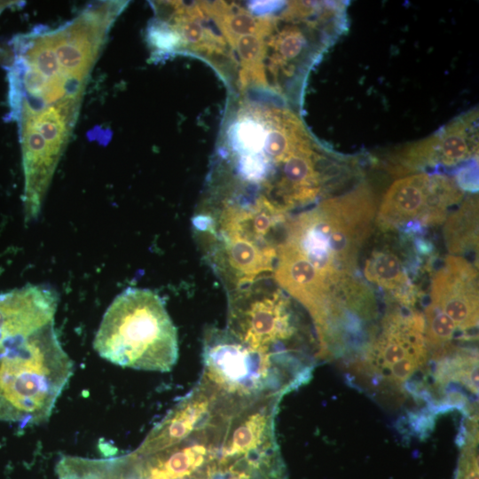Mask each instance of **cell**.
Segmentation results:
<instances>
[{
    "label": "cell",
    "instance_id": "cell-14",
    "mask_svg": "<svg viewBox=\"0 0 479 479\" xmlns=\"http://www.w3.org/2000/svg\"><path fill=\"white\" fill-rule=\"evenodd\" d=\"M444 365L439 376L444 380L458 381L464 383L474 393L478 391L477 358L467 354H459Z\"/></svg>",
    "mask_w": 479,
    "mask_h": 479
},
{
    "label": "cell",
    "instance_id": "cell-6",
    "mask_svg": "<svg viewBox=\"0 0 479 479\" xmlns=\"http://www.w3.org/2000/svg\"><path fill=\"white\" fill-rule=\"evenodd\" d=\"M462 192L455 181L441 174L420 173L396 180L386 192L376 222L382 230L411 224H441L449 209L460 202Z\"/></svg>",
    "mask_w": 479,
    "mask_h": 479
},
{
    "label": "cell",
    "instance_id": "cell-12",
    "mask_svg": "<svg viewBox=\"0 0 479 479\" xmlns=\"http://www.w3.org/2000/svg\"><path fill=\"white\" fill-rule=\"evenodd\" d=\"M366 279L378 287L393 291L403 299V289L408 284V278L404 267L399 257L389 250L373 251L366 260L364 268Z\"/></svg>",
    "mask_w": 479,
    "mask_h": 479
},
{
    "label": "cell",
    "instance_id": "cell-8",
    "mask_svg": "<svg viewBox=\"0 0 479 479\" xmlns=\"http://www.w3.org/2000/svg\"><path fill=\"white\" fill-rule=\"evenodd\" d=\"M59 294L46 285H32L0 294V349L10 341L54 322Z\"/></svg>",
    "mask_w": 479,
    "mask_h": 479
},
{
    "label": "cell",
    "instance_id": "cell-3",
    "mask_svg": "<svg viewBox=\"0 0 479 479\" xmlns=\"http://www.w3.org/2000/svg\"><path fill=\"white\" fill-rule=\"evenodd\" d=\"M54 322L0 349V421L21 428L48 421L74 373Z\"/></svg>",
    "mask_w": 479,
    "mask_h": 479
},
{
    "label": "cell",
    "instance_id": "cell-10",
    "mask_svg": "<svg viewBox=\"0 0 479 479\" xmlns=\"http://www.w3.org/2000/svg\"><path fill=\"white\" fill-rule=\"evenodd\" d=\"M424 319L417 313L389 314L370 352L374 370L384 373L394 364L412 356H427Z\"/></svg>",
    "mask_w": 479,
    "mask_h": 479
},
{
    "label": "cell",
    "instance_id": "cell-5",
    "mask_svg": "<svg viewBox=\"0 0 479 479\" xmlns=\"http://www.w3.org/2000/svg\"><path fill=\"white\" fill-rule=\"evenodd\" d=\"M263 279L229 292L225 329L273 378L291 384L286 345L296 331L293 310L281 289L263 284Z\"/></svg>",
    "mask_w": 479,
    "mask_h": 479
},
{
    "label": "cell",
    "instance_id": "cell-2",
    "mask_svg": "<svg viewBox=\"0 0 479 479\" xmlns=\"http://www.w3.org/2000/svg\"><path fill=\"white\" fill-rule=\"evenodd\" d=\"M375 211L373 193L362 185L298 214L286 225L281 241L294 248L334 293L356 268Z\"/></svg>",
    "mask_w": 479,
    "mask_h": 479
},
{
    "label": "cell",
    "instance_id": "cell-13",
    "mask_svg": "<svg viewBox=\"0 0 479 479\" xmlns=\"http://www.w3.org/2000/svg\"><path fill=\"white\" fill-rule=\"evenodd\" d=\"M424 335L427 348L437 356L444 354L458 329L455 323L444 311L429 304L426 308Z\"/></svg>",
    "mask_w": 479,
    "mask_h": 479
},
{
    "label": "cell",
    "instance_id": "cell-4",
    "mask_svg": "<svg viewBox=\"0 0 479 479\" xmlns=\"http://www.w3.org/2000/svg\"><path fill=\"white\" fill-rule=\"evenodd\" d=\"M93 347L122 367L167 373L178 358L177 331L165 303L147 288L128 287L111 302Z\"/></svg>",
    "mask_w": 479,
    "mask_h": 479
},
{
    "label": "cell",
    "instance_id": "cell-1",
    "mask_svg": "<svg viewBox=\"0 0 479 479\" xmlns=\"http://www.w3.org/2000/svg\"><path fill=\"white\" fill-rule=\"evenodd\" d=\"M124 4L98 2L55 29L36 27L11 41L10 116L19 126L28 208L43 204L90 70Z\"/></svg>",
    "mask_w": 479,
    "mask_h": 479
},
{
    "label": "cell",
    "instance_id": "cell-15",
    "mask_svg": "<svg viewBox=\"0 0 479 479\" xmlns=\"http://www.w3.org/2000/svg\"><path fill=\"white\" fill-rule=\"evenodd\" d=\"M427 356H412L392 365L384 376L394 384H401L413 375L426 362ZM382 375V376H383Z\"/></svg>",
    "mask_w": 479,
    "mask_h": 479
},
{
    "label": "cell",
    "instance_id": "cell-7",
    "mask_svg": "<svg viewBox=\"0 0 479 479\" xmlns=\"http://www.w3.org/2000/svg\"><path fill=\"white\" fill-rule=\"evenodd\" d=\"M430 303L444 311L458 329L478 324V279L475 266L459 255H449L432 279Z\"/></svg>",
    "mask_w": 479,
    "mask_h": 479
},
{
    "label": "cell",
    "instance_id": "cell-16",
    "mask_svg": "<svg viewBox=\"0 0 479 479\" xmlns=\"http://www.w3.org/2000/svg\"><path fill=\"white\" fill-rule=\"evenodd\" d=\"M16 1H0V13L6 9L7 7H10L11 5L16 4Z\"/></svg>",
    "mask_w": 479,
    "mask_h": 479
},
{
    "label": "cell",
    "instance_id": "cell-9",
    "mask_svg": "<svg viewBox=\"0 0 479 479\" xmlns=\"http://www.w3.org/2000/svg\"><path fill=\"white\" fill-rule=\"evenodd\" d=\"M477 134V113L474 111L456 119L432 137L406 148L397 159L409 170L454 167L475 153Z\"/></svg>",
    "mask_w": 479,
    "mask_h": 479
},
{
    "label": "cell",
    "instance_id": "cell-11",
    "mask_svg": "<svg viewBox=\"0 0 479 479\" xmlns=\"http://www.w3.org/2000/svg\"><path fill=\"white\" fill-rule=\"evenodd\" d=\"M477 202L474 198L464 200L446 221L444 233L446 245L452 254H464L477 248Z\"/></svg>",
    "mask_w": 479,
    "mask_h": 479
}]
</instances>
